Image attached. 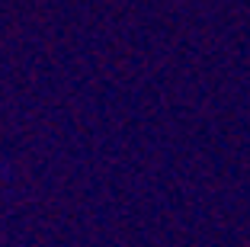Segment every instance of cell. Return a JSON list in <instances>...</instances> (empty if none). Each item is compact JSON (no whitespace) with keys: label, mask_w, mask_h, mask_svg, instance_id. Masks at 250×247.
Wrapping results in <instances>:
<instances>
[]
</instances>
